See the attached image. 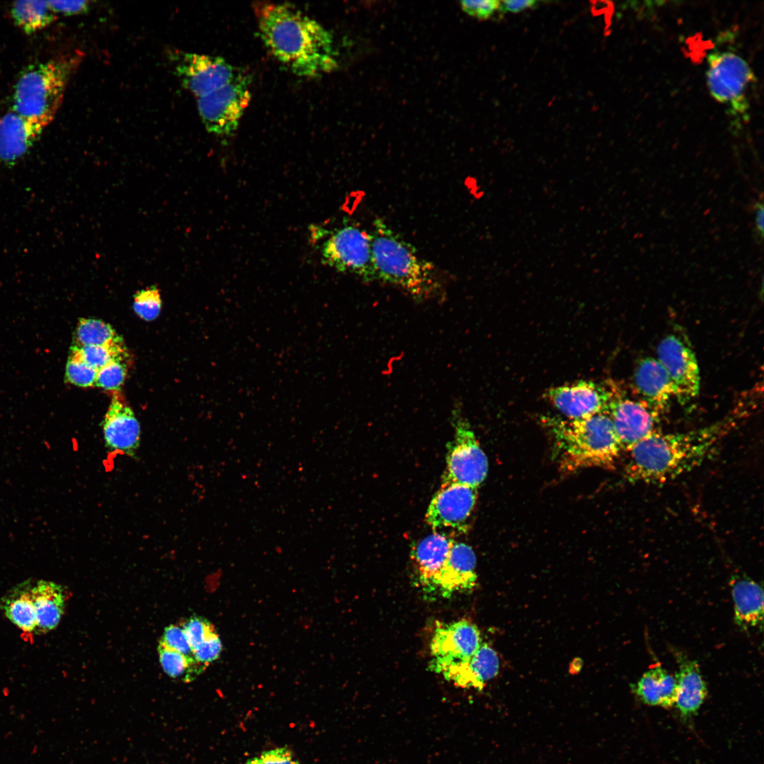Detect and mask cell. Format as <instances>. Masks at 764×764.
<instances>
[{
  "label": "cell",
  "mask_w": 764,
  "mask_h": 764,
  "mask_svg": "<svg viewBox=\"0 0 764 764\" xmlns=\"http://www.w3.org/2000/svg\"><path fill=\"white\" fill-rule=\"evenodd\" d=\"M707 83L712 96L734 116L747 118L748 91L755 79L747 62L735 51L715 49L707 55Z\"/></svg>",
  "instance_id": "obj_6"
},
{
  "label": "cell",
  "mask_w": 764,
  "mask_h": 764,
  "mask_svg": "<svg viewBox=\"0 0 764 764\" xmlns=\"http://www.w3.org/2000/svg\"><path fill=\"white\" fill-rule=\"evenodd\" d=\"M369 234L376 281L396 286L419 303L443 297L444 286L436 266L385 221L376 219Z\"/></svg>",
  "instance_id": "obj_3"
},
{
  "label": "cell",
  "mask_w": 764,
  "mask_h": 764,
  "mask_svg": "<svg viewBox=\"0 0 764 764\" xmlns=\"http://www.w3.org/2000/svg\"><path fill=\"white\" fill-rule=\"evenodd\" d=\"M71 354L79 358L98 371L108 364L127 356L125 344L108 345L73 346Z\"/></svg>",
  "instance_id": "obj_30"
},
{
  "label": "cell",
  "mask_w": 764,
  "mask_h": 764,
  "mask_svg": "<svg viewBox=\"0 0 764 764\" xmlns=\"http://www.w3.org/2000/svg\"><path fill=\"white\" fill-rule=\"evenodd\" d=\"M322 262L335 270L353 274L363 282L376 281L371 237L354 224H344L330 233L322 244Z\"/></svg>",
  "instance_id": "obj_7"
},
{
  "label": "cell",
  "mask_w": 764,
  "mask_h": 764,
  "mask_svg": "<svg viewBox=\"0 0 764 764\" xmlns=\"http://www.w3.org/2000/svg\"><path fill=\"white\" fill-rule=\"evenodd\" d=\"M259 758L262 764H299L291 751L286 747L264 751Z\"/></svg>",
  "instance_id": "obj_38"
},
{
  "label": "cell",
  "mask_w": 764,
  "mask_h": 764,
  "mask_svg": "<svg viewBox=\"0 0 764 764\" xmlns=\"http://www.w3.org/2000/svg\"><path fill=\"white\" fill-rule=\"evenodd\" d=\"M175 69L182 84L197 98L235 81L245 72L219 57L195 53L174 56Z\"/></svg>",
  "instance_id": "obj_10"
},
{
  "label": "cell",
  "mask_w": 764,
  "mask_h": 764,
  "mask_svg": "<svg viewBox=\"0 0 764 764\" xmlns=\"http://www.w3.org/2000/svg\"><path fill=\"white\" fill-rule=\"evenodd\" d=\"M133 308L138 316L146 321L156 319L161 309L159 290L151 286L138 291L134 297Z\"/></svg>",
  "instance_id": "obj_31"
},
{
  "label": "cell",
  "mask_w": 764,
  "mask_h": 764,
  "mask_svg": "<svg viewBox=\"0 0 764 764\" xmlns=\"http://www.w3.org/2000/svg\"><path fill=\"white\" fill-rule=\"evenodd\" d=\"M250 79L247 73L235 81L197 98L199 115L206 129L218 136H230L251 98Z\"/></svg>",
  "instance_id": "obj_9"
},
{
  "label": "cell",
  "mask_w": 764,
  "mask_h": 764,
  "mask_svg": "<svg viewBox=\"0 0 764 764\" xmlns=\"http://www.w3.org/2000/svg\"><path fill=\"white\" fill-rule=\"evenodd\" d=\"M159 660L165 673L170 678L183 682H190L204 671L205 666L193 663L162 641L158 646Z\"/></svg>",
  "instance_id": "obj_29"
},
{
  "label": "cell",
  "mask_w": 764,
  "mask_h": 764,
  "mask_svg": "<svg viewBox=\"0 0 764 764\" xmlns=\"http://www.w3.org/2000/svg\"><path fill=\"white\" fill-rule=\"evenodd\" d=\"M124 344L112 327L101 320L81 318L74 334V345H108Z\"/></svg>",
  "instance_id": "obj_28"
},
{
  "label": "cell",
  "mask_w": 764,
  "mask_h": 764,
  "mask_svg": "<svg viewBox=\"0 0 764 764\" xmlns=\"http://www.w3.org/2000/svg\"><path fill=\"white\" fill-rule=\"evenodd\" d=\"M11 13L16 25L26 34H32L46 28L56 18V13L51 9L47 1H15Z\"/></svg>",
  "instance_id": "obj_26"
},
{
  "label": "cell",
  "mask_w": 764,
  "mask_h": 764,
  "mask_svg": "<svg viewBox=\"0 0 764 764\" xmlns=\"http://www.w3.org/2000/svg\"><path fill=\"white\" fill-rule=\"evenodd\" d=\"M482 643L478 627L467 620L439 624L430 642L431 671L439 673L448 666L468 659Z\"/></svg>",
  "instance_id": "obj_12"
},
{
  "label": "cell",
  "mask_w": 764,
  "mask_h": 764,
  "mask_svg": "<svg viewBox=\"0 0 764 764\" xmlns=\"http://www.w3.org/2000/svg\"><path fill=\"white\" fill-rule=\"evenodd\" d=\"M755 224L756 233L758 238L762 239L763 237V206L762 203L757 204Z\"/></svg>",
  "instance_id": "obj_41"
},
{
  "label": "cell",
  "mask_w": 764,
  "mask_h": 764,
  "mask_svg": "<svg viewBox=\"0 0 764 764\" xmlns=\"http://www.w3.org/2000/svg\"><path fill=\"white\" fill-rule=\"evenodd\" d=\"M30 593L37 632H47L55 628L64 611L66 597L62 587L52 581H39L30 589Z\"/></svg>",
  "instance_id": "obj_24"
},
{
  "label": "cell",
  "mask_w": 764,
  "mask_h": 764,
  "mask_svg": "<svg viewBox=\"0 0 764 764\" xmlns=\"http://www.w3.org/2000/svg\"><path fill=\"white\" fill-rule=\"evenodd\" d=\"M615 385L579 381L548 389L545 396L568 419H581L607 410Z\"/></svg>",
  "instance_id": "obj_14"
},
{
  "label": "cell",
  "mask_w": 764,
  "mask_h": 764,
  "mask_svg": "<svg viewBox=\"0 0 764 764\" xmlns=\"http://www.w3.org/2000/svg\"><path fill=\"white\" fill-rule=\"evenodd\" d=\"M615 386L607 410L623 451H628L637 443L658 429L661 415L639 400L623 396Z\"/></svg>",
  "instance_id": "obj_13"
},
{
  "label": "cell",
  "mask_w": 764,
  "mask_h": 764,
  "mask_svg": "<svg viewBox=\"0 0 764 764\" xmlns=\"http://www.w3.org/2000/svg\"><path fill=\"white\" fill-rule=\"evenodd\" d=\"M475 568L476 557L471 547L454 540L434 591L448 598L456 593L473 590L478 580Z\"/></svg>",
  "instance_id": "obj_19"
},
{
  "label": "cell",
  "mask_w": 764,
  "mask_h": 764,
  "mask_svg": "<svg viewBox=\"0 0 764 764\" xmlns=\"http://www.w3.org/2000/svg\"><path fill=\"white\" fill-rule=\"evenodd\" d=\"M678 671L676 674L677 685L675 705L683 717L695 714L707 696V687L696 661L683 654L675 655Z\"/></svg>",
  "instance_id": "obj_22"
},
{
  "label": "cell",
  "mask_w": 764,
  "mask_h": 764,
  "mask_svg": "<svg viewBox=\"0 0 764 764\" xmlns=\"http://www.w3.org/2000/svg\"><path fill=\"white\" fill-rule=\"evenodd\" d=\"M735 623L743 629L759 627L763 620V590L748 577L734 575L731 579Z\"/></svg>",
  "instance_id": "obj_23"
},
{
  "label": "cell",
  "mask_w": 764,
  "mask_h": 764,
  "mask_svg": "<svg viewBox=\"0 0 764 764\" xmlns=\"http://www.w3.org/2000/svg\"><path fill=\"white\" fill-rule=\"evenodd\" d=\"M81 57L80 53H74L28 66L14 87L13 111L52 121Z\"/></svg>",
  "instance_id": "obj_5"
},
{
  "label": "cell",
  "mask_w": 764,
  "mask_h": 764,
  "mask_svg": "<svg viewBox=\"0 0 764 764\" xmlns=\"http://www.w3.org/2000/svg\"><path fill=\"white\" fill-rule=\"evenodd\" d=\"M125 359L115 360L100 368L98 371L96 386L106 390H119L127 374Z\"/></svg>",
  "instance_id": "obj_33"
},
{
  "label": "cell",
  "mask_w": 764,
  "mask_h": 764,
  "mask_svg": "<svg viewBox=\"0 0 764 764\" xmlns=\"http://www.w3.org/2000/svg\"><path fill=\"white\" fill-rule=\"evenodd\" d=\"M633 690L647 705L671 707L676 699V678L661 665L656 664L644 673L634 685Z\"/></svg>",
  "instance_id": "obj_25"
},
{
  "label": "cell",
  "mask_w": 764,
  "mask_h": 764,
  "mask_svg": "<svg viewBox=\"0 0 764 764\" xmlns=\"http://www.w3.org/2000/svg\"><path fill=\"white\" fill-rule=\"evenodd\" d=\"M244 764H262L259 758L255 757L248 759Z\"/></svg>",
  "instance_id": "obj_42"
},
{
  "label": "cell",
  "mask_w": 764,
  "mask_h": 764,
  "mask_svg": "<svg viewBox=\"0 0 764 764\" xmlns=\"http://www.w3.org/2000/svg\"><path fill=\"white\" fill-rule=\"evenodd\" d=\"M102 424L105 444L110 451L134 456L140 444V424L132 408L117 395L112 397Z\"/></svg>",
  "instance_id": "obj_17"
},
{
  "label": "cell",
  "mask_w": 764,
  "mask_h": 764,
  "mask_svg": "<svg viewBox=\"0 0 764 764\" xmlns=\"http://www.w3.org/2000/svg\"><path fill=\"white\" fill-rule=\"evenodd\" d=\"M254 11L265 45L293 73L316 77L337 67L332 35L316 21L284 4L258 2Z\"/></svg>",
  "instance_id": "obj_2"
},
{
  "label": "cell",
  "mask_w": 764,
  "mask_h": 764,
  "mask_svg": "<svg viewBox=\"0 0 764 764\" xmlns=\"http://www.w3.org/2000/svg\"><path fill=\"white\" fill-rule=\"evenodd\" d=\"M478 491L472 487L442 482L432 497L425 520L433 530L451 528L464 531L465 522L476 503Z\"/></svg>",
  "instance_id": "obj_15"
},
{
  "label": "cell",
  "mask_w": 764,
  "mask_h": 764,
  "mask_svg": "<svg viewBox=\"0 0 764 764\" xmlns=\"http://www.w3.org/2000/svg\"><path fill=\"white\" fill-rule=\"evenodd\" d=\"M747 413L736 411L712 424L688 432L651 434L627 451L625 479L632 483H659L693 470L714 452Z\"/></svg>",
  "instance_id": "obj_1"
},
{
  "label": "cell",
  "mask_w": 764,
  "mask_h": 764,
  "mask_svg": "<svg viewBox=\"0 0 764 764\" xmlns=\"http://www.w3.org/2000/svg\"><path fill=\"white\" fill-rule=\"evenodd\" d=\"M160 640L169 647L182 654L190 661L198 663L195 658L193 649L182 625H170L166 627Z\"/></svg>",
  "instance_id": "obj_34"
},
{
  "label": "cell",
  "mask_w": 764,
  "mask_h": 764,
  "mask_svg": "<svg viewBox=\"0 0 764 764\" xmlns=\"http://www.w3.org/2000/svg\"><path fill=\"white\" fill-rule=\"evenodd\" d=\"M657 360L671 382L674 398L682 405L699 393L700 376L698 363L689 343L679 335L666 336L656 348Z\"/></svg>",
  "instance_id": "obj_11"
},
{
  "label": "cell",
  "mask_w": 764,
  "mask_h": 764,
  "mask_svg": "<svg viewBox=\"0 0 764 764\" xmlns=\"http://www.w3.org/2000/svg\"><path fill=\"white\" fill-rule=\"evenodd\" d=\"M552 436L562 470L612 468L623 450L607 410L581 419H542Z\"/></svg>",
  "instance_id": "obj_4"
},
{
  "label": "cell",
  "mask_w": 764,
  "mask_h": 764,
  "mask_svg": "<svg viewBox=\"0 0 764 764\" xmlns=\"http://www.w3.org/2000/svg\"><path fill=\"white\" fill-rule=\"evenodd\" d=\"M51 9L55 13L74 15L84 13L89 8L87 1H47Z\"/></svg>",
  "instance_id": "obj_39"
},
{
  "label": "cell",
  "mask_w": 764,
  "mask_h": 764,
  "mask_svg": "<svg viewBox=\"0 0 764 764\" xmlns=\"http://www.w3.org/2000/svg\"><path fill=\"white\" fill-rule=\"evenodd\" d=\"M52 121L44 117H26L13 110L0 120V161L16 163L39 139Z\"/></svg>",
  "instance_id": "obj_16"
},
{
  "label": "cell",
  "mask_w": 764,
  "mask_h": 764,
  "mask_svg": "<svg viewBox=\"0 0 764 764\" xmlns=\"http://www.w3.org/2000/svg\"><path fill=\"white\" fill-rule=\"evenodd\" d=\"M221 651L222 643L216 632L208 637L193 652L196 661L207 667L210 663L216 661L219 657Z\"/></svg>",
  "instance_id": "obj_36"
},
{
  "label": "cell",
  "mask_w": 764,
  "mask_h": 764,
  "mask_svg": "<svg viewBox=\"0 0 764 764\" xmlns=\"http://www.w3.org/2000/svg\"><path fill=\"white\" fill-rule=\"evenodd\" d=\"M499 669V660L496 651L482 642L468 659L448 666L439 673L460 688L481 690L498 674Z\"/></svg>",
  "instance_id": "obj_20"
},
{
  "label": "cell",
  "mask_w": 764,
  "mask_h": 764,
  "mask_svg": "<svg viewBox=\"0 0 764 764\" xmlns=\"http://www.w3.org/2000/svg\"><path fill=\"white\" fill-rule=\"evenodd\" d=\"M97 375V369L70 354L65 369V378L69 383L83 388L91 387L96 385Z\"/></svg>",
  "instance_id": "obj_32"
},
{
  "label": "cell",
  "mask_w": 764,
  "mask_h": 764,
  "mask_svg": "<svg viewBox=\"0 0 764 764\" xmlns=\"http://www.w3.org/2000/svg\"><path fill=\"white\" fill-rule=\"evenodd\" d=\"M193 651L216 633L214 627L203 617L192 616L182 625Z\"/></svg>",
  "instance_id": "obj_35"
},
{
  "label": "cell",
  "mask_w": 764,
  "mask_h": 764,
  "mask_svg": "<svg viewBox=\"0 0 764 764\" xmlns=\"http://www.w3.org/2000/svg\"><path fill=\"white\" fill-rule=\"evenodd\" d=\"M1 609L7 618L23 632L36 630V615L30 589L6 597L1 603Z\"/></svg>",
  "instance_id": "obj_27"
},
{
  "label": "cell",
  "mask_w": 764,
  "mask_h": 764,
  "mask_svg": "<svg viewBox=\"0 0 764 764\" xmlns=\"http://www.w3.org/2000/svg\"><path fill=\"white\" fill-rule=\"evenodd\" d=\"M454 540L434 532L417 543L411 552L417 579L424 591L433 592Z\"/></svg>",
  "instance_id": "obj_21"
},
{
  "label": "cell",
  "mask_w": 764,
  "mask_h": 764,
  "mask_svg": "<svg viewBox=\"0 0 764 764\" xmlns=\"http://www.w3.org/2000/svg\"><path fill=\"white\" fill-rule=\"evenodd\" d=\"M500 2L501 6L499 11L511 13L522 11L533 7L537 4V1L533 0H507Z\"/></svg>",
  "instance_id": "obj_40"
},
{
  "label": "cell",
  "mask_w": 764,
  "mask_h": 764,
  "mask_svg": "<svg viewBox=\"0 0 764 764\" xmlns=\"http://www.w3.org/2000/svg\"><path fill=\"white\" fill-rule=\"evenodd\" d=\"M632 382L638 400L661 416L666 412L674 398L673 388L657 359L647 357L639 359L634 370Z\"/></svg>",
  "instance_id": "obj_18"
},
{
  "label": "cell",
  "mask_w": 764,
  "mask_h": 764,
  "mask_svg": "<svg viewBox=\"0 0 764 764\" xmlns=\"http://www.w3.org/2000/svg\"><path fill=\"white\" fill-rule=\"evenodd\" d=\"M454 436L447 445L446 468L442 482L478 488L485 479L488 461L468 421L456 408L452 414Z\"/></svg>",
  "instance_id": "obj_8"
},
{
  "label": "cell",
  "mask_w": 764,
  "mask_h": 764,
  "mask_svg": "<svg viewBox=\"0 0 764 764\" xmlns=\"http://www.w3.org/2000/svg\"><path fill=\"white\" fill-rule=\"evenodd\" d=\"M461 5L469 15L480 19H487L499 11L501 2L496 0L462 1Z\"/></svg>",
  "instance_id": "obj_37"
}]
</instances>
